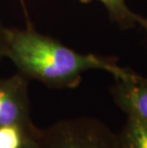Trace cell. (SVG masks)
<instances>
[{
    "label": "cell",
    "instance_id": "1",
    "mask_svg": "<svg viewBox=\"0 0 147 148\" xmlns=\"http://www.w3.org/2000/svg\"><path fill=\"white\" fill-rule=\"evenodd\" d=\"M5 56L28 79L55 89L77 87L83 73L90 70L108 72L114 77H122L130 70L118 65L114 58L77 52L32 27L7 28Z\"/></svg>",
    "mask_w": 147,
    "mask_h": 148
},
{
    "label": "cell",
    "instance_id": "2",
    "mask_svg": "<svg viewBox=\"0 0 147 148\" xmlns=\"http://www.w3.org/2000/svg\"><path fill=\"white\" fill-rule=\"evenodd\" d=\"M34 140L36 148H120L118 133L101 119L89 116L37 127Z\"/></svg>",
    "mask_w": 147,
    "mask_h": 148
},
{
    "label": "cell",
    "instance_id": "3",
    "mask_svg": "<svg viewBox=\"0 0 147 148\" xmlns=\"http://www.w3.org/2000/svg\"><path fill=\"white\" fill-rule=\"evenodd\" d=\"M18 125L29 131L36 126L31 118L29 79L20 73L0 77V127Z\"/></svg>",
    "mask_w": 147,
    "mask_h": 148
},
{
    "label": "cell",
    "instance_id": "4",
    "mask_svg": "<svg viewBox=\"0 0 147 148\" xmlns=\"http://www.w3.org/2000/svg\"><path fill=\"white\" fill-rule=\"evenodd\" d=\"M114 78L110 93L115 104L127 116L147 122V77L129 70L122 77Z\"/></svg>",
    "mask_w": 147,
    "mask_h": 148
},
{
    "label": "cell",
    "instance_id": "5",
    "mask_svg": "<svg viewBox=\"0 0 147 148\" xmlns=\"http://www.w3.org/2000/svg\"><path fill=\"white\" fill-rule=\"evenodd\" d=\"M83 2L94 0H81ZM101 2L107 11L111 21L122 30L136 29L142 27L147 33V18L140 16L128 7L125 0H96Z\"/></svg>",
    "mask_w": 147,
    "mask_h": 148
},
{
    "label": "cell",
    "instance_id": "6",
    "mask_svg": "<svg viewBox=\"0 0 147 148\" xmlns=\"http://www.w3.org/2000/svg\"><path fill=\"white\" fill-rule=\"evenodd\" d=\"M118 138L120 148H147V122L127 116Z\"/></svg>",
    "mask_w": 147,
    "mask_h": 148
},
{
    "label": "cell",
    "instance_id": "7",
    "mask_svg": "<svg viewBox=\"0 0 147 148\" xmlns=\"http://www.w3.org/2000/svg\"><path fill=\"white\" fill-rule=\"evenodd\" d=\"M36 129L32 132L18 125L0 127V148H21L34 138Z\"/></svg>",
    "mask_w": 147,
    "mask_h": 148
},
{
    "label": "cell",
    "instance_id": "8",
    "mask_svg": "<svg viewBox=\"0 0 147 148\" xmlns=\"http://www.w3.org/2000/svg\"><path fill=\"white\" fill-rule=\"evenodd\" d=\"M6 32L7 28L3 26L2 22L0 21V60L5 56L6 49Z\"/></svg>",
    "mask_w": 147,
    "mask_h": 148
},
{
    "label": "cell",
    "instance_id": "9",
    "mask_svg": "<svg viewBox=\"0 0 147 148\" xmlns=\"http://www.w3.org/2000/svg\"><path fill=\"white\" fill-rule=\"evenodd\" d=\"M21 148H36V143H34V138H32L31 140H29L28 143H26Z\"/></svg>",
    "mask_w": 147,
    "mask_h": 148
}]
</instances>
